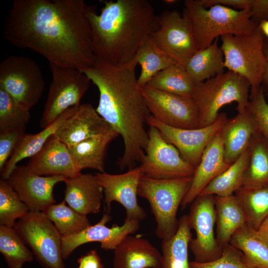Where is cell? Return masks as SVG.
Segmentation results:
<instances>
[{
	"instance_id": "obj_1",
	"label": "cell",
	"mask_w": 268,
	"mask_h": 268,
	"mask_svg": "<svg viewBox=\"0 0 268 268\" xmlns=\"http://www.w3.org/2000/svg\"><path fill=\"white\" fill-rule=\"evenodd\" d=\"M83 0H15L9 10L4 37L29 49L49 64L81 71L96 61Z\"/></svg>"
},
{
	"instance_id": "obj_2",
	"label": "cell",
	"mask_w": 268,
	"mask_h": 268,
	"mask_svg": "<svg viewBox=\"0 0 268 268\" xmlns=\"http://www.w3.org/2000/svg\"><path fill=\"white\" fill-rule=\"evenodd\" d=\"M136 65L133 60L114 65L96 58L93 66L82 71L99 90L96 111L123 138L121 170L141 163L148 140L145 124L151 114L136 77Z\"/></svg>"
},
{
	"instance_id": "obj_3",
	"label": "cell",
	"mask_w": 268,
	"mask_h": 268,
	"mask_svg": "<svg viewBox=\"0 0 268 268\" xmlns=\"http://www.w3.org/2000/svg\"><path fill=\"white\" fill-rule=\"evenodd\" d=\"M96 7L86 5L92 49L96 58L114 65L130 63L156 30L158 17L147 0L103 1Z\"/></svg>"
},
{
	"instance_id": "obj_4",
	"label": "cell",
	"mask_w": 268,
	"mask_h": 268,
	"mask_svg": "<svg viewBox=\"0 0 268 268\" xmlns=\"http://www.w3.org/2000/svg\"><path fill=\"white\" fill-rule=\"evenodd\" d=\"M184 3V13L190 20L198 50L209 46L219 37L249 34L258 26L248 10H236L219 4L208 8L201 0H186Z\"/></svg>"
},
{
	"instance_id": "obj_5",
	"label": "cell",
	"mask_w": 268,
	"mask_h": 268,
	"mask_svg": "<svg viewBox=\"0 0 268 268\" xmlns=\"http://www.w3.org/2000/svg\"><path fill=\"white\" fill-rule=\"evenodd\" d=\"M250 92L249 81L229 70L196 84L192 99L197 112L199 127L213 123L220 109L227 104L236 102L238 112L246 109Z\"/></svg>"
},
{
	"instance_id": "obj_6",
	"label": "cell",
	"mask_w": 268,
	"mask_h": 268,
	"mask_svg": "<svg viewBox=\"0 0 268 268\" xmlns=\"http://www.w3.org/2000/svg\"><path fill=\"white\" fill-rule=\"evenodd\" d=\"M192 177L175 179H155L143 176L137 195L150 204L154 216L155 234L162 240L171 237L176 232L178 208L187 193Z\"/></svg>"
},
{
	"instance_id": "obj_7",
	"label": "cell",
	"mask_w": 268,
	"mask_h": 268,
	"mask_svg": "<svg viewBox=\"0 0 268 268\" xmlns=\"http://www.w3.org/2000/svg\"><path fill=\"white\" fill-rule=\"evenodd\" d=\"M265 38L259 26L249 34L220 37L225 68L246 78L251 85V92L261 87L266 71Z\"/></svg>"
},
{
	"instance_id": "obj_8",
	"label": "cell",
	"mask_w": 268,
	"mask_h": 268,
	"mask_svg": "<svg viewBox=\"0 0 268 268\" xmlns=\"http://www.w3.org/2000/svg\"><path fill=\"white\" fill-rule=\"evenodd\" d=\"M41 69L32 59L10 56L0 64V88L25 109L30 110L39 102L44 90Z\"/></svg>"
},
{
	"instance_id": "obj_9",
	"label": "cell",
	"mask_w": 268,
	"mask_h": 268,
	"mask_svg": "<svg viewBox=\"0 0 268 268\" xmlns=\"http://www.w3.org/2000/svg\"><path fill=\"white\" fill-rule=\"evenodd\" d=\"M52 79L40 125L43 129L53 123L68 109L80 105L90 80L81 70L49 64Z\"/></svg>"
},
{
	"instance_id": "obj_10",
	"label": "cell",
	"mask_w": 268,
	"mask_h": 268,
	"mask_svg": "<svg viewBox=\"0 0 268 268\" xmlns=\"http://www.w3.org/2000/svg\"><path fill=\"white\" fill-rule=\"evenodd\" d=\"M14 228L45 268H65L62 236L41 211H29Z\"/></svg>"
},
{
	"instance_id": "obj_11",
	"label": "cell",
	"mask_w": 268,
	"mask_h": 268,
	"mask_svg": "<svg viewBox=\"0 0 268 268\" xmlns=\"http://www.w3.org/2000/svg\"><path fill=\"white\" fill-rule=\"evenodd\" d=\"M148 140L139 165L143 176L155 179L193 177L195 168L186 162L178 149L166 141L155 127L149 126Z\"/></svg>"
},
{
	"instance_id": "obj_12",
	"label": "cell",
	"mask_w": 268,
	"mask_h": 268,
	"mask_svg": "<svg viewBox=\"0 0 268 268\" xmlns=\"http://www.w3.org/2000/svg\"><path fill=\"white\" fill-rule=\"evenodd\" d=\"M150 37L157 47L184 67L198 51L190 20L184 13L165 10L158 17V25Z\"/></svg>"
},
{
	"instance_id": "obj_13",
	"label": "cell",
	"mask_w": 268,
	"mask_h": 268,
	"mask_svg": "<svg viewBox=\"0 0 268 268\" xmlns=\"http://www.w3.org/2000/svg\"><path fill=\"white\" fill-rule=\"evenodd\" d=\"M188 222L196 233L189 247L195 261L208 262L220 257L222 248L218 244L214 235L216 221L215 196L199 195L191 203Z\"/></svg>"
},
{
	"instance_id": "obj_14",
	"label": "cell",
	"mask_w": 268,
	"mask_h": 268,
	"mask_svg": "<svg viewBox=\"0 0 268 268\" xmlns=\"http://www.w3.org/2000/svg\"><path fill=\"white\" fill-rule=\"evenodd\" d=\"M228 119L225 113H220L215 121L208 126L186 129L167 126L150 115L146 124L157 129L164 140L174 146L183 158L196 169L205 149Z\"/></svg>"
},
{
	"instance_id": "obj_15",
	"label": "cell",
	"mask_w": 268,
	"mask_h": 268,
	"mask_svg": "<svg viewBox=\"0 0 268 268\" xmlns=\"http://www.w3.org/2000/svg\"><path fill=\"white\" fill-rule=\"evenodd\" d=\"M147 108L154 118L167 126L199 128L197 112L192 98L140 86Z\"/></svg>"
},
{
	"instance_id": "obj_16",
	"label": "cell",
	"mask_w": 268,
	"mask_h": 268,
	"mask_svg": "<svg viewBox=\"0 0 268 268\" xmlns=\"http://www.w3.org/2000/svg\"><path fill=\"white\" fill-rule=\"evenodd\" d=\"M96 178L102 187L104 203L107 213L111 210V203L117 201L126 210V219L140 221L146 214L137 201L139 184L143 176L140 166L134 167L122 174H111L98 172Z\"/></svg>"
},
{
	"instance_id": "obj_17",
	"label": "cell",
	"mask_w": 268,
	"mask_h": 268,
	"mask_svg": "<svg viewBox=\"0 0 268 268\" xmlns=\"http://www.w3.org/2000/svg\"><path fill=\"white\" fill-rule=\"evenodd\" d=\"M67 179L62 176H41L27 165H22L17 166L6 180L30 211L43 212L50 205L56 203L54 187Z\"/></svg>"
},
{
	"instance_id": "obj_18",
	"label": "cell",
	"mask_w": 268,
	"mask_h": 268,
	"mask_svg": "<svg viewBox=\"0 0 268 268\" xmlns=\"http://www.w3.org/2000/svg\"><path fill=\"white\" fill-rule=\"evenodd\" d=\"M111 219L109 213H104L95 224L76 234L62 236L63 259H67L77 247L89 242H99L104 250H114L127 236L135 233L139 228V221L126 219L121 226L114 224L108 227L106 224Z\"/></svg>"
},
{
	"instance_id": "obj_19",
	"label": "cell",
	"mask_w": 268,
	"mask_h": 268,
	"mask_svg": "<svg viewBox=\"0 0 268 268\" xmlns=\"http://www.w3.org/2000/svg\"><path fill=\"white\" fill-rule=\"evenodd\" d=\"M115 130L88 103L79 105L74 113L58 129L54 135L69 146L91 137Z\"/></svg>"
},
{
	"instance_id": "obj_20",
	"label": "cell",
	"mask_w": 268,
	"mask_h": 268,
	"mask_svg": "<svg viewBox=\"0 0 268 268\" xmlns=\"http://www.w3.org/2000/svg\"><path fill=\"white\" fill-rule=\"evenodd\" d=\"M27 165L41 176L69 178L81 173L74 163L68 146L54 134L39 152L30 158Z\"/></svg>"
},
{
	"instance_id": "obj_21",
	"label": "cell",
	"mask_w": 268,
	"mask_h": 268,
	"mask_svg": "<svg viewBox=\"0 0 268 268\" xmlns=\"http://www.w3.org/2000/svg\"><path fill=\"white\" fill-rule=\"evenodd\" d=\"M229 166L225 159L220 130L205 149L195 169L190 187L181 203L182 208L191 204L213 179Z\"/></svg>"
},
{
	"instance_id": "obj_22",
	"label": "cell",
	"mask_w": 268,
	"mask_h": 268,
	"mask_svg": "<svg viewBox=\"0 0 268 268\" xmlns=\"http://www.w3.org/2000/svg\"><path fill=\"white\" fill-rule=\"evenodd\" d=\"M64 183V200L68 206L86 216L100 212L104 193L95 175L80 173Z\"/></svg>"
},
{
	"instance_id": "obj_23",
	"label": "cell",
	"mask_w": 268,
	"mask_h": 268,
	"mask_svg": "<svg viewBox=\"0 0 268 268\" xmlns=\"http://www.w3.org/2000/svg\"><path fill=\"white\" fill-rule=\"evenodd\" d=\"M162 257L147 240L129 235L114 250V268H162Z\"/></svg>"
},
{
	"instance_id": "obj_24",
	"label": "cell",
	"mask_w": 268,
	"mask_h": 268,
	"mask_svg": "<svg viewBox=\"0 0 268 268\" xmlns=\"http://www.w3.org/2000/svg\"><path fill=\"white\" fill-rule=\"evenodd\" d=\"M257 132L254 119L247 108L228 120L221 130L228 164L233 163L249 148Z\"/></svg>"
},
{
	"instance_id": "obj_25",
	"label": "cell",
	"mask_w": 268,
	"mask_h": 268,
	"mask_svg": "<svg viewBox=\"0 0 268 268\" xmlns=\"http://www.w3.org/2000/svg\"><path fill=\"white\" fill-rule=\"evenodd\" d=\"M78 106L67 110L53 123L43 129L40 132L35 134L25 133L1 172V178L7 180L19 162L25 158H30L39 152L48 139L54 134L61 125L74 113Z\"/></svg>"
},
{
	"instance_id": "obj_26",
	"label": "cell",
	"mask_w": 268,
	"mask_h": 268,
	"mask_svg": "<svg viewBox=\"0 0 268 268\" xmlns=\"http://www.w3.org/2000/svg\"><path fill=\"white\" fill-rule=\"evenodd\" d=\"M119 134L115 131L94 136L68 146L76 167L81 171L90 168L105 172V157L109 143Z\"/></svg>"
},
{
	"instance_id": "obj_27",
	"label": "cell",
	"mask_w": 268,
	"mask_h": 268,
	"mask_svg": "<svg viewBox=\"0 0 268 268\" xmlns=\"http://www.w3.org/2000/svg\"><path fill=\"white\" fill-rule=\"evenodd\" d=\"M216 236L222 248L229 244L233 235L247 223L244 209L236 197L215 196Z\"/></svg>"
},
{
	"instance_id": "obj_28",
	"label": "cell",
	"mask_w": 268,
	"mask_h": 268,
	"mask_svg": "<svg viewBox=\"0 0 268 268\" xmlns=\"http://www.w3.org/2000/svg\"><path fill=\"white\" fill-rule=\"evenodd\" d=\"M184 67L195 84L225 72L224 55L218 38L209 46L198 50Z\"/></svg>"
},
{
	"instance_id": "obj_29",
	"label": "cell",
	"mask_w": 268,
	"mask_h": 268,
	"mask_svg": "<svg viewBox=\"0 0 268 268\" xmlns=\"http://www.w3.org/2000/svg\"><path fill=\"white\" fill-rule=\"evenodd\" d=\"M192 239L188 215H184L178 220L175 233L162 241V268H190L188 249Z\"/></svg>"
},
{
	"instance_id": "obj_30",
	"label": "cell",
	"mask_w": 268,
	"mask_h": 268,
	"mask_svg": "<svg viewBox=\"0 0 268 268\" xmlns=\"http://www.w3.org/2000/svg\"><path fill=\"white\" fill-rule=\"evenodd\" d=\"M229 244L242 254L249 268H268V245L247 223L233 235Z\"/></svg>"
},
{
	"instance_id": "obj_31",
	"label": "cell",
	"mask_w": 268,
	"mask_h": 268,
	"mask_svg": "<svg viewBox=\"0 0 268 268\" xmlns=\"http://www.w3.org/2000/svg\"><path fill=\"white\" fill-rule=\"evenodd\" d=\"M234 195L244 209L247 224L257 230L268 216V185L241 186Z\"/></svg>"
},
{
	"instance_id": "obj_32",
	"label": "cell",
	"mask_w": 268,
	"mask_h": 268,
	"mask_svg": "<svg viewBox=\"0 0 268 268\" xmlns=\"http://www.w3.org/2000/svg\"><path fill=\"white\" fill-rule=\"evenodd\" d=\"M249 154L248 148L228 168L213 179L200 195L218 197H228L234 195L242 185Z\"/></svg>"
},
{
	"instance_id": "obj_33",
	"label": "cell",
	"mask_w": 268,
	"mask_h": 268,
	"mask_svg": "<svg viewBox=\"0 0 268 268\" xmlns=\"http://www.w3.org/2000/svg\"><path fill=\"white\" fill-rule=\"evenodd\" d=\"M249 148V158L242 186L268 185V141L258 131Z\"/></svg>"
},
{
	"instance_id": "obj_34",
	"label": "cell",
	"mask_w": 268,
	"mask_h": 268,
	"mask_svg": "<svg viewBox=\"0 0 268 268\" xmlns=\"http://www.w3.org/2000/svg\"><path fill=\"white\" fill-rule=\"evenodd\" d=\"M195 85L184 67L178 64L172 65L159 72L145 85L190 98H192Z\"/></svg>"
},
{
	"instance_id": "obj_35",
	"label": "cell",
	"mask_w": 268,
	"mask_h": 268,
	"mask_svg": "<svg viewBox=\"0 0 268 268\" xmlns=\"http://www.w3.org/2000/svg\"><path fill=\"white\" fill-rule=\"evenodd\" d=\"M141 67L137 82L140 86L145 85L157 73L177 64L160 50L150 36L140 47L133 59Z\"/></svg>"
},
{
	"instance_id": "obj_36",
	"label": "cell",
	"mask_w": 268,
	"mask_h": 268,
	"mask_svg": "<svg viewBox=\"0 0 268 268\" xmlns=\"http://www.w3.org/2000/svg\"><path fill=\"white\" fill-rule=\"evenodd\" d=\"M43 212L52 222L62 236L76 234L91 225L86 215L76 211L64 200L50 205Z\"/></svg>"
},
{
	"instance_id": "obj_37",
	"label": "cell",
	"mask_w": 268,
	"mask_h": 268,
	"mask_svg": "<svg viewBox=\"0 0 268 268\" xmlns=\"http://www.w3.org/2000/svg\"><path fill=\"white\" fill-rule=\"evenodd\" d=\"M0 252L8 268H22L34 255L14 227L0 226Z\"/></svg>"
},
{
	"instance_id": "obj_38",
	"label": "cell",
	"mask_w": 268,
	"mask_h": 268,
	"mask_svg": "<svg viewBox=\"0 0 268 268\" xmlns=\"http://www.w3.org/2000/svg\"><path fill=\"white\" fill-rule=\"evenodd\" d=\"M23 202L6 180H0V224L13 228L17 219L24 217L29 212Z\"/></svg>"
},
{
	"instance_id": "obj_39",
	"label": "cell",
	"mask_w": 268,
	"mask_h": 268,
	"mask_svg": "<svg viewBox=\"0 0 268 268\" xmlns=\"http://www.w3.org/2000/svg\"><path fill=\"white\" fill-rule=\"evenodd\" d=\"M29 111L0 88V132L12 130L25 131L30 118Z\"/></svg>"
},
{
	"instance_id": "obj_40",
	"label": "cell",
	"mask_w": 268,
	"mask_h": 268,
	"mask_svg": "<svg viewBox=\"0 0 268 268\" xmlns=\"http://www.w3.org/2000/svg\"><path fill=\"white\" fill-rule=\"evenodd\" d=\"M255 123L258 132L268 141V102L262 86L250 92L247 107Z\"/></svg>"
},
{
	"instance_id": "obj_41",
	"label": "cell",
	"mask_w": 268,
	"mask_h": 268,
	"mask_svg": "<svg viewBox=\"0 0 268 268\" xmlns=\"http://www.w3.org/2000/svg\"><path fill=\"white\" fill-rule=\"evenodd\" d=\"M190 268H249L242 254L231 244L223 247L220 257L208 262H190Z\"/></svg>"
},
{
	"instance_id": "obj_42",
	"label": "cell",
	"mask_w": 268,
	"mask_h": 268,
	"mask_svg": "<svg viewBox=\"0 0 268 268\" xmlns=\"http://www.w3.org/2000/svg\"><path fill=\"white\" fill-rule=\"evenodd\" d=\"M24 134V130H12L0 132V173Z\"/></svg>"
},
{
	"instance_id": "obj_43",
	"label": "cell",
	"mask_w": 268,
	"mask_h": 268,
	"mask_svg": "<svg viewBox=\"0 0 268 268\" xmlns=\"http://www.w3.org/2000/svg\"><path fill=\"white\" fill-rule=\"evenodd\" d=\"M206 8L219 4L239 10H251L253 0H201Z\"/></svg>"
},
{
	"instance_id": "obj_44",
	"label": "cell",
	"mask_w": 268,
	"mask_h": 268,
	"mask_svg": "<svg viewBox=\"0 0 268 268\" xmlns=\"http://www.w3.org/2000/svg\"><path fill=\"white\" fill-rule=\"evenodd\" d=\"M250 11L252 19L258 24L268 20V0H253Z\"/></svg>"
},
{
	"instance_id": "obj_45",
	"label": "cell",
	"mask_w": 268,
	"mask_h": 268,
	"mask_svg": "<svg viewBox=\"0 0 268 268\" xmlns=\"http://www.w3.org/2000/svg\"><path fill=\"white\" fill-rule=\"evenodd\" d=\"M77 268H104L101 259L95 249L80 257L77 260Z\"/></svg>"
},
{
	"instance_id": "obj_46",
	"label": "cell",
	"mask_w": 268,
	"mask_h": 268,
	"mask_svg": "<svg viewBox=\"0 0 268 268\" xmlns=\"http://www.w3.org/2000/svg\"><path fill=\"white\" fill-rule=\"evenodd\" d=\"M256 231L259 237L268 245V216Z\"/></svg>"
},
{
	"instance_id": "obj_47",
	"label": "cell",
	"mask_w": 268,
	"mask_h": 268,
	"mask_svg": "<svg viewBox=\"0 0 268 268\" xmlns=\"http://www.w3.org/2000/svg\"><path fill=\"white\" fill-rule=\"evenodd\" d=\"M261 86L263 89L266 100L268 102V61Z\"/></svg>"
},
{
	"instance_id": "obj_48",
	"label": "cell",
	"mask_w": 268,
	"mask_h": 268,
	"mask_svg": "<svg viewBox=\"0 0 268 268\" xmlns=\"http://www.w3.org/2000/svg\"><path fill=\"white\" fill-rule=\"evenodd\" d=\"M258 26L265 37L268 38V20L262 21Z\"/></svg>"
},
{
	"instance_id": "obj_49",
	"label": "cell",
	"mask_w": 268,
	"mask_h": 268,
	"mask_svg": "<svg viewBox=\"0 0 268 268\" xmlns=\"http://www.w3.org/2000/svg\"><path fill=\"white\" fill-rule=\"evenodd\" d=\"M264 53L267 58V61H268V42H266L265 40L264 48Z\"/></svg>"
},
{
	"instance_id": "obj_50",
	"label": "cell",
	"mask_w": 268,
	"mask_h": 268,
	"mask_svg": "<svg viewBox=\"0 0 268 268\" xmlns=\"http://www.w3.org/2000/svg\"><path fill=\"white\" fill-rule=\"evenodd\" d=\"M165 1L166 3H172L174 2L175 0H165Z\"/></svg>"
}]
</instances>
